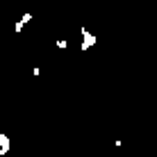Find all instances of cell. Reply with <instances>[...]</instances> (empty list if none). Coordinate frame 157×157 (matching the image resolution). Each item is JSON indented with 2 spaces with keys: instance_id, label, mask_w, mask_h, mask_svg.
<instances>
[{
  "instance_id": "obj_5",
  "label": "cell",
  "mask_w": 157,
  "mask_h": 157,
  "mask_svg": "<svg viewBox=\"0 0 157 157\" xmlns=\"http://www.w3.org/2000/svg\"><path fill=\"white\" fill-rule=\"evenodd\" d=\"M23 28H25V25H23V23H21V21H18V23L14 25V32H23Z\"/></svg>"
},
{
  "instance_id": "obj_2",
  "label": "cell",
  "mask_w": 157,
  "mask_h": 157,
  "mask_svg": "<svg viewBox=\"0 0 157 157\" xmlns=\"http://www.w3.org/2000/svg\"><path fill=\"white\" fill-rule=\"evenodd\" d=\"M9 148H12V141H9L7 134H0V155H7Z\"/></svg>"
},
{
  "instance_id": "obj_3",
  "label": "cell",
  "mask_w": 157,
  "mask_h": 157,
  "mask_svg": "<svg viewBox=\"0 0 157 157\" xmlns=\"http://www.w3.org/2000/svg\"><path fill=\"white\" fill-rule=\"evenodd\" d=\"M30 21H32V14H30V12H25V14H23V18H21V23L25 25V23H30Z\"/></svg>"
},
{
  "instance_id": "obj_1",
  "label": "cell",
  "mask_w": 157,
  "mask_h": 157,
  "mask_svg": "<svg viewBox=\"0 0 157 157\" xmlns=\"http://www.w3.org/2000/svg\"><path fill=\"white\" fill-rule=\"evenodd\" d=\"M80 32H82V46H80V50L86 52L91 46H96V41H98V36L94 34V32H89L86 28H80Z\"/></svg>"
},
{
  "instance_id": "obj_4",
  "label": "cell",
  "mask_w": 157,
  "mask_h": 157,
  "mask_svg": "<svg viewBox=\"0 0 157 157\" xmlns=\"http://www.w3.org/2000/svg\"><path fill=\"white\" fill-rule=\"evenodd\" d=\"M57 48H59V50H66V48H68V43L64 41V39H59V41H57Z\"/></svg>"
}]
</instances>
